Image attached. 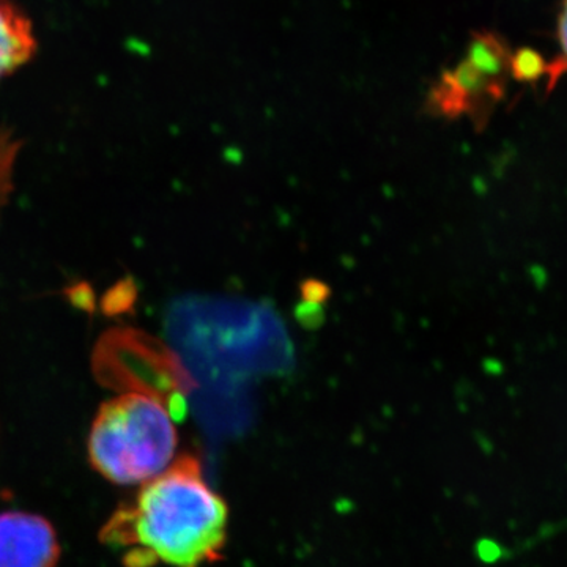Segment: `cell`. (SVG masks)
<instances>
[{"label": "cell", "mask_w": 567, "mask_h": 567, "mask_svg": "<svg viewBox=\"0 0 567 567\" xmlns=\"http://www.w3.org/2000/svg\"><path fill=\"white\" fill-rule=\"evenodd\" d=\"M229 511L203 473L182 456L118 506L100 532L104 546L126 550V567H203L221 557Z\"/></svg>", "instance_id": "1"}, {"label": "cell", "mask_w": 567, "mask_h": 567, "mask_svg": "<svg viewBox=\"0 0 567 567\" xmlns=\"http://www.w3.org/2000/svg\"><path fill=\"white\" fill-rule=\"evenodd\" d=\"M177 446L174 417L162 401L123 393L100 406L89 435V461L111 483L133 486L169 468Z\"/></svg>", "instance_id": "2"}, {"label": "cell", "mask_w": 567, "mask_h": 567, "mask_svg": "<svg viewBox=\"0 0 567 567\" xmlns=\"http://www.w3.org/2000/svg\"><path fill=\"white\" fill-rule=\"evenodd\" d=\"M92 372L100 385L118 393L158 399L169 410L178 395L193 393L196 379L174 350L134 328H112L96 342Z\"/></svg>", "instance_id": "3"}, {"label": "cell", "mask_w": 567, "mask_h": 567, "mask_svg": "<svg viewBox=\"0 0 567 567\" xmlns=\"http://www.w3.org/2000/svg\"><path fill=\"white\" fill-rule=\"evenodd\" d=\"M61 555L50 520L24 511L0 514V567H55Z\"/></svg>", "instance_id": "4"}, {"label": "cell", "mask_w": 567, "mask_h": 567, "mask_svg": "<svg viewBox=\"0 0 567 567\" xmlns=\"http://www.w3.org/2000/svg\"><path fill=\"white\" fill-rule=\"evenodd\" d=\"M37 50L31 18L14 0H0V82L31 62Z\"/></svg>", "instance_id": "5"}, {"label": "cell", "mask_w": 567, "mask_h": 567, "mask_svg": "<svg viewBox=\"0 0 567 567\" xmlns=\"http://www.w3.org/2000/svg\"><path fill=\"white\" fill-rule=\"evenodd\" d=\"M21 145L10 128H0V210L13 192V166Z\"/></svg>", "instance_id": "6"}, {"label": "cell", "mask_w": 567, "mask_h": 567, "mask_svg": "<svg viewBox=\"0 0 567 567\" xmlns=\"http://www.w3.org/2000/svg\"><path fill=\"white\" fill-rule=\"evenodd\" d=\"M548 71V63L532 48H522L511 54L509 73L514 80L520 82H535Z\"/></svg>", "instance_id": "7"}, {"label": "cell", "mask_w": 567, "mask_h": 567, "mask_svg": "<svg viewBox=\"0 0 567 567\" xmlns=\"http://www.w3.org/2000/svg\"><path fill=\"white\" fill-rule=\"evenodd\" d=\"M137 298V287L132 279H123L114 289L106 293L103 300V309L107 316L123 315L132 311Z\"/></svg>", "instance_id": "8"}, {"label": "cell", "mask_w": 567, "mask_h": 567, "mask_svg": "<svg viewBox=\"0 0 567 567\" xmlns=\"http://www.w3.org/2000/svg\"><path fill=\"white\" fill-rule=\"evenodd\" d=\"M558 41L561 47L563 55L558 59V62L548 63V87H554L559 76L567 71V0H563L561 10L558 14Z\"/></svg>", "instance_id": "9"}, {"label": "cell", "mask_w": 567, "mask_h": 567, "mask_svg": "<svg viewBox=\"0 0 567 567\" xmlns=\"http://www.w3.org/2000/svg\"><path fill=\"white\" fill-rule=\"evenodd\" d=\"M328 295H330V290L322 282L306 281L303 284V298L308 303H323V301H327Z\"/></svg>", "instance_id": "10"}, {"label": "cell", "mask_w": 567, "mask_h": 567, "mask_svg": "<svg viewBox=\"0 0 567 567\" xmlns=\"http://www.w3.org/2000/svg\"><path fill=\"white\" fill-rule=\"evenodd\" d=\"M298 319L306 327H317L323 320V311L319 308V305L308 303L305 301L303 305L298 308Z\"/></svg>", "instance_id": "11"}, {"label": "cell", "mask_w": 567, "mask_h": 567, "mask_svg": "<svg viewBox=\"0 0 567 567\" xmlns=\"http://www.w3.org/2000/svg\"><path fill=\"white\" fill-rule=\"evenodd\" d=\"M71 301H73L74 305L81 306V308L87 309V311H92V290L89 289V286H85V284H82V286H78L76 289L73 290V298H71Z\"/></svg>", "instance_id": "12"}, {"label": "cell", "mask_w": 567, "mask_h": 567, "mask_svg": "<svg viewBox=\"0 0 567 567\" xmlns=\"http://www.w3.org/2000/svg\"><path fill=\"white\" fill-rule=\"evenodd\" d=\"M481 557L487 559V561H496V559L502 557V548L498 547V544L488 540V543H484L481 546Z\"/></svg>", "instance_id": "13"}]
</instances>
